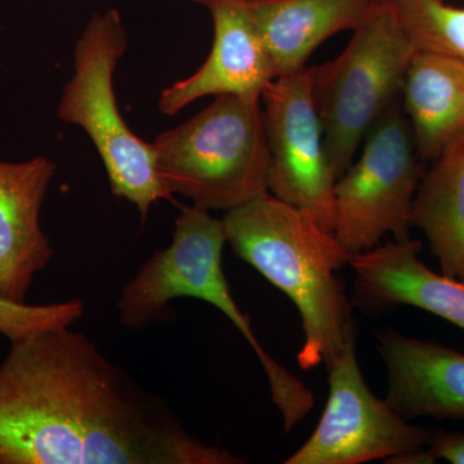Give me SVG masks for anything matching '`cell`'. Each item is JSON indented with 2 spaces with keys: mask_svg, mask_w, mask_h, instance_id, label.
<instances>
[{
  "mask_svg": "<svg viewBox=\"0 0 464 464\" xmlns=\"http://www.w3.org/2000/svg\"><path fill=\"white\" fill-rule=\"evenodd\" d=\"M241 463L70 326L11 342L0 362V464Z\"/></svg>",
  "mask_w": 464,
  "mask_h": 464,
  "instance_id": "cell-1",
  "label": "cell"
},
{
  "mask_svg": "<svg viewBox=\"0 0 464 464\" xmlns=\"http://www.w3.org/2000/svg\"><path fill=\"white\" fill-rule=\"evenodd\" d=\"M226 243L297 307L304 346L297 355L304 371L337 356L356 331L353 304L338 270L353 256L313 216L270 192L226 212Z\"/></svg>",
  "mask_w": 464,
  "mask_h": 464,
  "instance_id": "cell-2",
  "label": "cell"
},
{
  "mask_svg": "<svg viewBox=\"0 0 464 464\" xmlns=\"http://www.w3.org/2000/svg\"><path fill=\"white\" fill-rule=\"evenodd\" d=\"M161 185L208 210L267 194L268 148L261 94H222L152 142Z\"/></svg>",
  "mask_w": 464,
  "mask_h": 464,
  "instance_id": "cell-3",
  "label": "cell"
},
{
  "mask_svg": "<svg viewBox=\"0 0 464 464\" xmlns=\"http://www.w3.org/2000/svg\"><path fill=\"white\" fill-rule=\"evenodd\" d=\"M353 32L340 56L308 69L337 179L382 116L401 99L406 70L417 52L391 0H381Z\"/></svg>",
  "mask_w": 464,
  "mask_h": 464,
  "instance_id": "cell-4",
  "label": "cell"
},
{
  "mask_svg": "<svg viewBox=\"0 0 464 464\" xmlns=\"http://www.w3.org/2000/svg\"><path fill=\"white\" fill-rule=\"evenodd\" d=\"M127 51L121 14H94L74 50V74L58 102V118L90 137L108 172L112 194L134 204L142 219L161 199H170L158 176L152 143L125 123L116 102L114 74Z\"/></svg>",
  "mask_w": 464,
  "mask_h": 464,
  "instance_id": "cell-5",
  "label": "cell"
},
{
  "mask_svg": "<svg viewBox=\"0 0 464 464\" xmlns=\"http://www.w3.org/2000/svg\"><path fill=\"white\" fill-rule=\"evenodd\" d=\"M225 244L224 222L201 208L182 207L169 246L146 259L121 290L119 320L124 328L142 331L152 324L173 322L172 301L200 299L218 308L239 329L264 366L267 381L280 380L286 369L266 353L248 314L232 297L222 268Z\"/></svg>",
  "mask_w": 464,
  "mask_h": 464,
  "instance_id": "cell-6",
  "label": "cell"
},
{
  "mask_svg": "<svg viewBox=\"0 0 464 464\" xmlns=\"http://www.w3.org/2000/svg\"><path fill=\"white\" fill-rule=\"evenodd\" d=\"M424 163L400 99L365 137L360 158L335 182L333 234L351 256L375 248L387 234L409 239Z\"/></svg>",
  "mask_w": 464,
  "mask_h": 464,
  "instance_id": "cell-7",
  "label": "cell"
},
{
  "mask_svg": "<svg viewBox=\"0 0 464 464\" xmlns=\"http://www.w3.org/2000/svg\"><path fill=\"white\" fill-rule=\"evenodd\" d=\"M356 331L326 362L329 396L315 431L285 464L400 463L423 451L431 431L400 417L366 384L356 356Z\"/></svg>",
  "mask_w": 464,
  "mask_h": 464,
  "instance_id": "cell-8",
  "label": "cell"
},
{
  "mask_svg": "<svg viewBox=\"0 0 464 464\" xmlns=\"http://www.w3.org/2000/svg\"><path fill=\"white\" fill-rule=\"evenodd\" d=\"M261 100L268 148V192L333 232L338 179L326 151L308 69L274 79L262 92Z\"/></svg>",
  "mask_w": 464,
  "mask_h": 464,
  "instance_id": "cell-9",
  "label": "cell"
},
{
  "mask_svg": "<svg viewBox=\"0 0 464 464\" xmlns=\"http://www.w3.org/2000/svg\"><path fill=\"white\" fill-rule=\"evenodd\" d=\"M208 9L213 20L212 50L206 63L188 78L161 92L159 110L176 115L195 101L222 94H262L276 79L273 60L248 0H190Z\"/></svg>",
  "mask_w": 464,
  "mask_h": 464,
  "instance_id": "cell-10",
  "label": "cell"
},
{
  "mask_svg": "<svg viewBox=\"0 0 464 464\" xmlns=\"http://www.w3.org/2000/svg\"><path fill=\"white\" fill-rule=\"evenodd\" d=\"M420 252V241L406 239L353 256V304L369 316L417 307L464 331V283L427 267Z\"/></svg>",
  "mask_w": 464,
  "mask_h": 464,
  "instance_id": "cell-11",
  "label": "cell"
},
{
  "mask_svg": "<svg viewBox=\"0 0 464 464\" xmlns=\"http://www.w3.org/2000/svg\"><path fill=\"white\" fill-rule=\"evenodd\" d=\"M56 173L47 157L0 161V297L26 302L34 277L54 256L41 213Z\"/></svg>",
  "mask_w": 464,
  "mask_h": 464,
  "instance_id": "cell-12",
  "label": "cell"
},
{
  "mask_svg": "<svg viewBox=\"0 0 464 464\" xmlns=\"http://www.w3.org/2000/svg\"><path fill=\"white\" fill-rule=\"evenodd\" d=\"M387 369L386 401L406 420H464V353L406 337L393 329L377 334Z\"/></svg>",
  "mask_w": 464,
  "mask_h": 464,
  "instance_id": "cell-13",
  "label": "cell"
},
{
  "mask_svg": "<svg viewBox=\"0 0 464 464\" xmlns=\"http://www.w3.org/2000/svg\"><path fill=\"white\" fill-rule=\"evenodd\" d=\"M381 0H248L276 78L306 69L326 39L353 30Z\"/></svg>",
  "mask_w": 464,
  "mask_h": 464,
  "instance_id": "cell-14",
  "label": "cell"
},
{
  "mask_svg": "<svg viewBox=\"0 0 464 464\" xmlns=\"http://www.w3.org/2000/svg\"><path fill=\"white\" fill-rule=\"evenodd\" d=\"M401 105L418 154L433 161L464 134V63L440 52L417 50L401 90Z\"/></svg>",
  "mask_w": 464,
  "mask_h": 464,
  "instance_id": "cell-15",
  "label": "cell"
},
{
  "mask_svg": "<svg viewBox=\"0 0 464 464\" xmlns=\"http://www.w3.org/2000/svg\"><path fill=\"white\" fill-rule=\"evenodd\" d=\"M424 172L411 209V227L426 235L445 276L464 283V134Z\"/></svg>",
  "mask_w": 464,
  "mask_h": 464,
  "instance_id": "cell-16",
  "label": "cell"
},
{
  "mask_svg": "<svg viewBox=\"0 0 464 464\" xmlns=\"http://www.w3.org/2000/svg\"><path fill=\"white\" fill-rule=\"evenodd\" d=\"M417 50L440 52L464 63V7L445 0H391Z\"/></svg>",
  "mask_w": 464,
  "mask_h": 464,
  "instance_id": "cell-17",
  "label": "cell"
},
{
  "mask_svg": "<svg viewBox=\"0 0 464 464\" xmlns=\"http://www.w3.org/2000/svg\"><path fill=\"white\" fill-rule=\"evenodd\" d=\"M82 299L48 304H27L0 297V334L11 342L23 340L34 333L72 326L83 317Z\"/></svg>",
  "mask_w": 464,
  "mask_h": 464,
  "instance_id": "cell-18",
  "label": "cell"
},
{
  "mask_svg": "<svg viewBox=\"0 0 464 464\" xmlns=\"http://www.w3.org/2000/svg\"><path fill=\"white\" fill-rule=\"evenodd\" d=\"M439 459L448 460L451 464H464L463 432H431L427 448L406 458L405 464H431Z\"/></svg>",
  "mask_w": 464,
  "mask_h": 464,
  "instance_id": "cell-19",
  "label": "cell"
}]
</instances>
